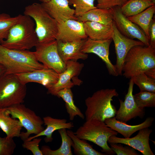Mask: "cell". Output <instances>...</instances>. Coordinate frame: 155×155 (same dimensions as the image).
I'll use <instances>...</instances> for the list:
<instances>
[{"mask_svg": "<svg viewBox=\"0 0 155 155\" xmlns=\"http://www.w3.org/2000/svg\"><path fill=\"white\" fill-rule=\"evenodd\" d=\"M0 64L7 74L26 73L46 68L37 61L34 52L9 49L1 44Z\"/></svg>", "mask_w": 155, "mask_h": 155, "instance_id": "cell-1", "label": "cell"}, {"mask_svg": "<svg viewBox=\"0 0 155 155\" xmlns=\"http://www.w3.org/2000/svg\"><path fill=\"white\" fill-rule=\"evenodd\" d=\"M34 21L29 16L24 15L10 29L7 38L1 44L9 49L28 50L38 43Z\"/></svg>", "mask_w": 155, "mask_h": 155, "instance_id": "cell-2", "label": "cell"}, {"mask_svg": "<svg viewBox=\"0 0 155 155\" xmlns=\"http://www.w3.org/2000/svg\"><path fill=\"white\" fill-rule=\"evenodd\" d=\"M118 95L115 89L107 88L98 90L87 98L85 100L86 120L96 119L104 121L115 117L117 111L111 102Z\"/></svg>", "mask_w": 155, "mask_h": 155, "instance_id": "cell-3", "label": "cell"}, {"mask_svg": "<svg viewBox=\"0 0 155 155\" xmlns=\"http://www.w3.org/2000/svg\"><path fill=\"white\" fill-rule=\"evenodd\" d=\"M24 14L30 17L35 22L38 44H46L56 40L58 23L41 4L35 3L26 6Z\"/></svg>", "mask_w": 155, "mask_h": 155, "instance_id": "cell-4", "label": "cell"}, {"mask_svg": "<svg viewBox=\"0 0 155 155\" xmlns=\"http://www.w3.org/2000/svg\"><path fill=\"white\" fill-rule=\"evenodd\" d=\"M154 68L155 49L150 45H137L133 47L125 57L123 75L126 78H131Z\"/></svg>", "mask_w": 155, "mask_h": 155, "instance_id": "cell-5", "label": "cell"}, {"mask_svg": "<svg viewBox=\"0 0 155 155\" xmlns=\"http://www.w3.org/2000/svg\"><path fill=\"white\" fill-rule=\"evenodd\" d=\"M74 133L79 139L91 142L101 148L102 152L106 155L115 154L108 146V140L118 133L108 127L104 121L96 119L86 120Z\"/></svg>", "mask_w": 155, "mask_h": 155, "instance_id": "cell-6", "label": "cell"}, {"mask_svg": "<svg viewBox=\"0 0 155 155\" xmlns=\"http://www.w3.org/2000/svg\"><path fill=\"white\" fill-rule=\"evenodd\" d=\"M27 94L26 84L15 74H0V108L23 104Z\"/></svg>", "mask_w": 155, "mask_h": 155, "instance_id": "cell-7", "label": "cell"}, {"mask_svg": "<svg viewBox=\"0 0 155 155\" xmlns=\"http://www.w3.org/2000/svg\"><path fill=\"white\" fill-rule=\"evenodd\" d=\"M7 112L13 118L18 119L26 132H21L20 137L23 141L26 140L32 134L37 135L43 131L44 127L43 120L30 109L23 104L15 105L5 108Z\"/></svg>", "mask_w": 155, "mask_h": 155, "instance_id": "cell-8", "label": "cell"}, {"mask_svg": "<svg viewBox=\"0 0 155 155\" xmlns=\"http://www.w3.org/2000/svg\"><path fill=\"white\" fill-rule=\"evenodd\" d=\"M35 47L34 52L37 60L45 67L59 74L65 70V64L58 53L56 40L44 44L38 43Z\"/></svg>", "mask_w": 155, "mask_h": 155, "instance_id": "cell-9", "label": "cell"}, {"mask_svg": "<svg viewBox=\"0 0 155 155\" xmlns=\"http://www.w3.org/2000/svg\"><path fill=\"white\" fill-rule=\"evenodd\" d=\"M111 9L113 22L121 34L128 38L138 39L145 46H150L149 40L143 31L122 13L120 7H117Z\"/></svg>", "mask_w": 155, "mask_h": 155, "instance_id": "cell-10", "label": "cell"}, {"mask_svg": "<svg viewBox=\"0 0 155 155\" xmlns=\"http://www.w3.org/2000/svg\"><path fill=\"white\" fill-rule=\"evenodd\" d=\"M134 84L133 80L131 78L124 101L119 99L120 106L116 111L115 117L117 120L125 123L137 117L142 118L145 115V108H139L134 100L133 94Z\"/></svg>", "mask_w": 155, "mask_h": 155, "instance_id": "cell-11", "label": "cell"}, {"mask_svg": "<svg viewBox=\"0 0 155 155\" xmlns=\"http://www.w3.org/2000/svg\"><path fill=\"white\" fill-rule=\"evenodd\" d=\"M113 34L112 37L116 55V63L115 65L118 75H121L125 57L130 50L137 45H145L139 40L128 38L121 34L118 30L113 22Z\"/></svg>", "mask_w": 155, "mask_h": 155, "instance_id": "cell-12", "label": "cell"}, {"mask_svg": "<svg viewBox=\"0 0 155 155\" xmlns=\"http://www.w3.org/2000/svg\"><path fill=\"white\" fill-rule=\"evenodd\" d=\"M112 41V39L94 40L88 37L84 43L81 51L85 53L97 55L105 62L110 74L117 76L118 75L115 65L109 58V47Z\"/></svg>", "mask_w": 155, "mask_h": 155, "instance_id": "cell-13", "label": "cell"}, {"mask_svg": "<svg viewBox=\"0 0 155 155\" xmlns=\"http://www.w3.org/2000/svg\"><path fill=\"white\" fill-rule=\"evenodd\" d=\"M139 131L136 135L131 138H121L116 135H112L109 138L108 143L123 144L138 150L143 155H154L150 148L149 142L152 129L146 127Z\"/></svg>", "mask_w": 155, "mask_h": 155, "instance_id": "cell-14", "label": "cell"}, {"mask_svg": "<svg viewBox=\"0 0 155 155\" xmlns=\"http://www.w3.org/2000/svg\"><path fill=\"white\" fill-rule=\"evenodd\" d=\"M15 74L23 84L36 83L43 86L47 90L57 82L59 77V73L52 69L47 68Z\"/></svg>", "mask_w": 155, "mask_h": 155, "instance_id": "cell-15", "label": "cell"}, {"mask_svg": "<svg viewBox=\"0 0 155 155\" xmlns=\"http://www.w3.org/2000/svg\"><path fill=\"white\" fill-rule=\"evenodd\" d=\"M58 31L56 40L62 42H69L86 39L84 22L69 19L58 23Z\"/></svg>", "mask_w": 155, "mask_h": 155, "instance_id": "cell-16", "label": "cell"}, {"mask_svg": "<svg viewBox=\"0 0 155 155\" xmlns=\"http://www.w3.org/2000/svg\"><path fill=\"white\" fill-rule=\"evenodd\" d=\"M65 64V70L59 74L57 82L48 90V94L56 96L57 92L60 90L64 88H71L75 85L71 80L77 78V76L80 73L84 65L73 61H68Z\"/></svg>", "mask_w": 155, "mask_h": 155, "instance_id": "cell-17", "label": "cell"}, {"mask_svg": "<svg viewBox=\"0 0 155 155\" xmlns=\"http://www.w3.org/2000/svg\"><path fill=\"white\" fill-rule=\"evenodd\" d=\"M41 4L58 23L69 19L77 20L75 16L74 9L70 7L68 0H50Z\"/></svg>", "mask_w": 155, "mask_h": 155, "instance_id": "cell-18", "label": "cell"}, {"mask_svg": "<svg viewBox=\"0 0 155 155\" xmlns=\"http://www.w3.org/2000/svg\"><path fill=\"white\" fill-rule=\"evenodd\" d=\"M86 39L65 42L57 41L58 53L64 63L69 61L85 60L88 58L87 54L81 51Z\"/></svg>", "mask_w": 155, "mask_h": 155, "instance_id": "cell-19", "label": "cell"}, {"mask_svg": "<svg viewBox=\"0 0 155 155\" xmlns=\"http://www.w3.org/2000/svg\"><path fill=\"white\" fill-rule=\"evenodd\" d=\"M154 120V117H148L142 123L133 125L119 121L114 117L106 119L104 122L108 127L121 134L124 138H128L137 131L151 127Z\"/></svg>", "mask_w": 155, "mask_h": 155, "instance_id": "cell-20", "label": "cell"}, {"mask_svg": "<svg viewBox=\"0 0 155 155\" xmlns=\"http://www.w3.org/2000/svg\"><path fill=\"white\" fill-rule=\"evenodd\" d=\"M43 120L44 124L46 126V128L37 135L29 137L26 140L29 141L34 138L44 136H45L44 139L45 142L46 143L51 142L53 140L52 134L55 131L63 128L71 129L74 127L72 122H67L65 119H56L47 116L44 117Z\"/></svg>", "mask_w": 155, "mask_h": 155, "instance_id": "cell-21", "label": "cell"}, {"mask_svg": "<svg viewBox=\"0 0 155 155\" xmlns=\"http://www.w3.org/2000/svg\"><path fill=\"white\" fill-rule=\"evenodd\" d=\"M86 34L88 38L94 40L112 39L113 34L112 26L93 21L84 23Z\"/></svg>", "mask_w": 155, "mask_h": 155, "instance_id": "cell-22", "label": "cell"}, {"mask_svg": "<svg viewBox=\"0 0 155 155\" xmlns=\"http://www.w3.org/2000/svg\"><path fill=\"white\" fill-rule=\"evenodd\" d=\"M22 127L20 121L11 117L5 108H0V128L7 137H20Z\"/></svg>", "mask_w": 155, "mask_h": 155, "instance_id": "cell-23", "label": "cell"}, {"mask_svg": "<svg viewBox=\"0 0 155 155\" xmlns=\"http://www.w3.org/2000/svg\"><path fill=\"white\" fill-rule=\"evenodd\" d=\"M77 18L78 21L84 23L87 21H93L110 26H112L113 23L111 9H108L96 7Z\"/></svg>", "mask_w": 155, "mask_h": 155, "instance_id": "cell-24", "label": "cell"}, {"mask_svg": "<svg viewBox=\"0 0 155 155\" xmlns=\"http://www.w3.org/2000/svg\"><path fill=\"white\" fill-rule=\"evenodd\" d=\"M61 136L62 143L61 146L56 150H52L48 146L44 145L40 149L43 155H72L71 147L73 142L68 135L66 129L58 130Z\"/></svg>", "mask_w": 155, "mask_h": 155, "instance_id": "cell-25", "label": "cell"}, {"mask_svg": "<svg viewBox=\"0 0 155 155\" xmlns=\"http://www.w3.org/2000/svg\"><path fill=\"white\" fill-rule=\"evenodd\" d=\"M68 135L71 139L72 147L75 154L76 155H105V153L98 152L93 148L92 146L87 140L78 137L74 132L70 129L67 130Z\"/></svg>", "mask_w": 155, "mask_h": 155, "instance_id": "cell-26", "label": "cell"}, {"mask_svg": "<svg viewBox=\"0 0 155 155\" xmlns=\"http://www.w3.org/2000/svg\"><path fill=\"white\" fill-rule=\"evenodd\" d=\"M56 96L62 98L65 102V108L70 121L73 120L76 116L84 119V115L74 104L71 88H64L60 90L57 92Z\"/></svg>", "mask_w": 155, "mask_h": 155, "instance_id": "cell-27", "label": "cell"}, {"mask_svg": "<svg viewBox=\"0 0 155 155\" xmlns=\"http://www.w3.org/2000/svg\"><path fill=\"white\" fill-rule=\"evenodd\" d=\"M155 5V0H129L120 7L122 13L127 18L135 15Z\"/></svg>", "mask_w": 155, "mask_h": 155, "instance_id": "cell-28", "label": "cell"}, {"mask_svg": "<svg viewBox=\"0 0 155 155\" xmlns=\"http://www.w3.org/2000/svg\"><path fill=\"white\" fill-rule=\"evenodd\" d=\"M155 12V5L147 8L141 12L128 18L143 31L149 41V28Z\"/></svg>", "mask_w": 155, "mask_h": 155, "instance_id": "cell-29", "label": "cell"}, {"mask_svg": "<svg viewBox=\"0 0 155 155\" xmlns=\"http://www.w3.org/2000/svg\"><path fill=\"white\" fill-rule=\"evenodd\" d=\"M23 15L11 17L5 13H0V44L7 38L11 28L21 18Z\"/></svg>", "mask_w": 155, "mask_h": 155, "instance_id": "cell-30", "label": "cell"}, {"mask_svg": "<svg viewBox=\"0 0 155 155\" xmlns=\"http://www.w3.org/2000/svg\"><path fill=\"white\" fill-rule=\"evenodd\" d=\"M131 78L134 84L139 87L140 92L155 93V80L149 77L144 73L137 74Z\"/></svg>", "mask_w": 155, "mask_h": 155, "instance_id": "cell-31", "label": "cell"}, {"mask_svg": "<svg viewBox=\"0 0 155 155\" xmlns=\"http://www.w3.org/2000/svg\"><path fill=\"white\" fill-rule=\"evenodd\" d=\"M133 97L137 106L140 108L155 107V93L140 92L133 95Z\"/></svg>", "mask_w": 155, "mask_h": 155, "instance_id": "cell-32", "label": "cell"}, {"mask_svg": "<svg viewBox=\"0 0 155 155\" xmlns=\"http://www.w3.org/2000/svg\"><path fill=\"white\" fill-rule=\"evenodd\" d=\"M69 5L75 8L74 14L77 18L96 7L94 5L96 0H68Z\"/></svg>", "mask_w": 155, "mask_h": 155, "instance_id": "cell-33", "label": "cell"}, {"mask_svg": "<svg viewBox=\"0 0 155 155\" xmlns=\"http://www.w3.org/2000/svg\"><path fill=\"white\" fill-rule=\"evenodd\" d=\"M16 148V144L13 138L0 136V155H11Z\"/></svg>", "mask_w": 155, "mask_h": 155, "instance_id": "cell-34", "label": "cell"}, {"mask_svg": "<svg viewBox=\"0 0 155 155\" xmlns=\"http://www.w3.org/2000/svg\"><path fill=\"white\" fill-rule=\"evenodd\" d=\"M112 150L117 155H139L135 150L128 145L123 146L121 143H109Z\"/></svg>", "mask_w": 155, "mask_h": 155, "instance_id": "cell-35", "label": "cell"}, {"mask_svg": "<svg viewBox=\"0 0 155 155\" xmlns=\"http://www.w3.org/2000/svg\"><path fill=\"white\" fill-rule=\"evenodd\" d=\"M42 140L40 138L36 137L29 141L25 140L22 144L23 147L29 150L33 155H43L39 148V144Z\"/></svg>", "mask_w": 155, "mask_h": 155, "instance_id": "cell-36", "label": "cell"}, {"mask_svg": "<svg viewBox=\"0 0 155 155\" xmlns=\"http://www.w3.org/2000/svg\"><path fill=\"white\" fill-rule=\"evenodd\" d=\"M97 8L111 9L117 7H121L129 0H96Z\"/></svg>", "mask_w": 155, "mask_h": 155, "instance_id": "cell-37", "label": "cell"}, {"mask_svg": "<svg viewBox=\"0 0 155 155\" xmlns=\"http://www.w3.org/2000/svg\"><path fill=\"white\" fill-rule=\"evenodd\" d=\"M150 45L155 49V19L153 18L149 28Z\"/></svg>", "mask_w": 155, "mask_h": 155, "instance_id": "cell-38", "label": "cell"}, {"mask_svg": "<svg viewBox=\"0 0 155 155\" xmlns=\"http://www.w3.org/2000/svg\"><path fill=\"white\" fill-rule=\"evenodd\" d=\"M144 73L149 77L155 80V68L149 69Z\"/></svg>", "mask_w": 155, "mask_h": 155, "instance_id": "cell-39", "label": "cell"}, {"mask_svg": "<svg viewBox=\"0 0 155 155\" xmlns=\"http://www.w3.org/2000/svg\"><path fill=\"white\" fill-rule=\"evenodd\" d=\"M5 72V69L4 67L0 64V74Z\"/></svg>", "mask_w": 155, "mask_h": 155, "instance_id": "cell-40", "label": "cell"}, {"mask_svg": "<svg viewBox=\"0 0 155 155\" xmlns=\"http://www.w3.org/2000/svg\"><path fill=\"white\" fill-rule=\"evenodd\" d=\"M40 1L42 2H46L49 1L50 0H39Z\"/></svg>", "mask_w": 155, "mask_h": 155, "instance_id": "cell-41", "label": "cell"}]
</instances>
